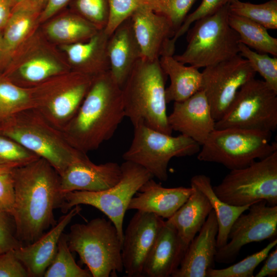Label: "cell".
Returning <instances> with one entry per match:
<instances>
[{
    "label": "cell",
    "mask_w": 277,
    "mask_h": 277,
    "mask_svg": "<svg viewBox=\"0 0 277 277\" xmlns=\"http://www.w3.org/2000/svg\"><path fill=\"white\" fill-rule=\"evenodd\" d=\"M12 174L15 190L12 216L16 238L24 246L36 241L56 225L53 210L62 201L60 176L41 157L13 169Z\"/></svg>",
    "instance_id": "cell-1"
},
{
    "label": "cell",
    "mask_w": 277,
    "mask_h": 277,
    "mask_svg": "<svg viewBox=\"0 0 277 277\" xmlns=\"http://www.w3.org/2000/svg\"><path fill=\"white\" fill-rule=\"evenodd\" d=\"M125 117L122 87L108 71L93 77L77 112L62 131L72 147L87 153L110 139Z\"/></svg>",
    "instance_id": "cell-2"
},
{
    "label": "cell",
    "mask_w": 277,
    "mask_h": 277,
    "mask_svg": "<svg viewBox=\"0 0 277 277\" xmlns=\"http://www.w3.org/2000/svg\"><path fill=\"white\" fill-rule=\"evenodd\" d=\"M166 76L159 59L140 58L134 65L122 88L125 117L133 127L143 125L172 134L167 113Z\"/></svg>",
    "instance_id": "cell-3"
},
{
    "label": "cell",
    "mask_w": 277,
    "mask_h": 277,
    "mask_svg": "<svg viewBox=\"0 0 277 277\" xmlns=\"http://www.w3.org/2000/svg\"><path fill=\"white\" fill-rule=\"evenodd\" d=\"M0 134L46 160L60 175L80 152L35 108L21 111L0 123Z\"/></svg>",
    "instance_id": "cell-4"
},
{
    "label": "cell",
    "mask_w": 277,
    "mask_h": 277,
    "mask_svg": "<svg viewBox=\"0 0 277 277\" xmlns=\"http://www.w3.org/2000/svg\"><path fill=\"white\" fill-rule=\"evenodd\" d=\"M67 235L69 249L78 254L92 277H115L124 271L122 243L111 221L96 217L74 224Z\"/></svg>",
    "instance_id": "cell-5"
},
{
    "label": "cell",
    "mask_w": 277,
    "mask_h": 277,
    "mask_svg": "<svg viewBox=\"0 0 277 277\" xmlns=\"http://www.w3.org/2000/svg\"><path fill=\"white\" fill-rule=\"evenodd\" d=\"M229 4L194 22L188 30L187 46L178 61L197 69L205 68L239 55L240 37L228 22Z\"/></svg>",
    "instance_id": "cell-6"
},
{
    "label": "cell",
    "mask_w": 277,
    "mask_h": 277,
    "mask_svg": "<svg viewBox=\"0 0 277 277\" xmlns=\"http://www.w3.org/2000/svg\"><path fill=\"white\" fill-rule=\"evenodd\" d=\"M272 133L236 128L214 129L201 145L197 159L230 170L242 168L277 150Z\"/></svg>",
    "instance_id": "cell-7"
},
{
    "label": "cell",
    "mask_w": 277,
    "mask_h": 277,
    "mask_svg": "<svg viewBox=\"0 0 277 277\" xmlns=\"http://www.w3.org/2000/svg\"><path fill=\"white\" fill-rule=\"evenodd\" d=\"M122 177L113 186L100 191H73L62 195L60 208L66 213L73 207L86 205L93 206L104 213L116 228L122 243L123 221L129 203L140 187L153 178L142 166L125 161L121 165Z\"/></svg>",
    "instance_id": "cell-8"
},
{
    "label": "cell",
    "mask_w": 277,
    "mask_h": 277,
    "mask_svg": "<svg viewBox=\"0 0 277 277\" xmlns=\"http://www.w3.org/2000/svg\"><path fill=\"white\" fill-rule=\"evenodd\" d=\"M214 192L232 206L251 205L261 200L277 205V150L245 167L230 170Z\"/></svg>",
    "instance_id": "cell-9"
},
{
    "label": "cell",
    "mask_w": 277,
    "mask_h": 277,
    "mask_svg": "<svg viewBox=\"0 0 277 277\" xmlns=\"http://www.w3.org/2000/svg\"><path fill=\"white\" fill-rule=\"evenodd\" d=\"M201 145L191 138L180 134H167L143 125L134 127L129 148L123 155L125 161L136 163L160 181L168 178V166L174 157L193 155Z\"/></svg>",
    "instance_id": "cell-10"
},
{
    "label": "cell",
    "mask_w": 277,
    "mask_h": 277,
    "mask_svg": "<svg viewBox=\"0 0 277 277\" xmlns=\"http://www.w3.org/2000/svg\"><path fill=\"white\" fill-rule=\"evenodd\" d=\"M236 128L272 133L277 129V92L262 80L244 84L215 129Z\"/></svg>",
    "instance_id": "cell-11"
},
{
    "label": "cell",
    "mask_w": 277,
    "mask_h": 277,
    "mask_svg": "<svg viewBox=\"0 0 277 277\" xmlns=\"http://www.w3.org/2000/svg\"><path fill=\"white\" fill-rule=\"evenodd\" d=\"M60 77L31 89L34 108L62 131L77 112L93 77L77 72Z\"/></svg>",
    "instance_id": "cell-12"
},
{
    "label": "cell",
    "mask_w": 277,
    "mask_h": 277,
    "mask_svg": "<svg viewBox=\"0 0 277 277\" xmlns=\"http://www.w3.org/2000/svg\"><path fill=\"white\" fill-rule=\"evenodd\" d=\"M232 224L228 234L229 242L217 249L215 261L233 263L242 248L252 242L274 240L277 235V205L271 206L264 200L251 205Z\"/></svg>",
    "instance_id": "cell-13"
},
{
    "label": "cell",
    "mask_w": 277,
    "mask_h": 277,
    "mask_svg": "<svg viewBox=\"0 0 277 277\" xmlns=\"http://www.w3.org/2000/svg\"><path fill=\"white\" fill-rule=\"evenodd\" d=\"M256 73L249 62L240 54L204 68L201 90L215 122L227 110L241 87L254 78Z\"/></svg>",
    "instance_id": "cell-14"
},
{
    "label": "cell",
    "mask_w": 277,
    "mask_h": 277,
    "mask_svg": "<svg viewBox=\"0 0 277 277\" xmlns=\"http://www.w3.org/2000/svg\"><path fill=\"white\" fill-rule=\"evenodd\" d=\"M157 215L137 211L123 235L121 254L124 270L128 277H142L146 260L164 224Z\"/></svg>",
    "instance_id": "cell-15"
},
{
    "label": "cell",
    "mask_w": 277,
    "mask_h": 277,
    "mask_svg": "<svg viewBox=\"0 0 277 277\" xmlns=\"http://www.w3.org/2000/svg\"><path fill=\"white\" fill-rule=\"evenodd\" d=\"M129 18L141 58L153 61L163 55H173L175 49L171 46L170 40L175 30L165 15L144 8L134 12Z\"/></svg>",
    "instance_id": "cell-16"
},
{
    "label": "cell",
    "mask_w": 277,
    "mask_h": 277,
    "mask_svg": "<svg viewBox=\"0 0 277 277\" xmlns=\"http://www.w3.org/2000/svg\"><path fill=\"white\" fill-rule=\"evenodd\" d=\"M121 165L109 162L98 165L80 151L60 176V191H100L117 184L122 177Z\"/></svg>",
    "instance_id": "cell-17"
},
{
    "label": "cell",
    "mask_w": 277,
    "mask_h": 277,
    "mask_svg": "<svg viewBox=\"0 0 277 277\" xmlns=\"http://www.w3.org/2000/svg\"><path fill=\"white\" fill-rule=\"evenodd\" d=\"M168 122L172 131L180 132L201 146L215 125L209 104L201 90L184 101L174 102Z\"/></svg>",
    "instance_id": "cell-18"
},
{
    "label": "cell",
    "mask_w": 277,
    "mask_h": 277,
    "mask_svg": "<svg viewBox=\"0 0 277 277\" xmlns=\"http://www.w3.org/2000/svg\"><path fill=\"white\" fill-rule=\"evenodd\" d=\"M218 224L212 209L204 224L188 246L180 265L172 277H207L214 267Z\"/></svg>",
    "instance_id": "cell-19"
},
{
    "label": "cell",
    "mask_w": 277,
    "mask_h": 277,
    "mask_svg": "<svg viewBox=\"0 0 277 277\" xmlns=\"http://www.w3.org/2000/svg\"><path fill=\"white\" fill-rule=\"evenodd\" d=\"M81 210L80 205L73 207L36 241L14 250L15 255L26 268L29 276H44L56 254L58 243L64 229Z\"/></svg>",
    "instance_id": "cell-20"
},
{
    "label": "cell",
    "mask_w": 277,
    "mask_h": 277,
    "mask_svg": "<svg viewBox=\"0 0 277 277\" xmlns=\"http://www.w3.org/2000/svg\"><path fill=\"white\" fill-rule=\"evenodd\" d=\"M187 248L166 221L146 260L142 277H169L179 268Z\"/></svg>",
    "instance_id": "cell-21"
},
{
    "label": "cell",
    "mask_w": 277,
    "mask_h": 277,
    "mask_svg": "<svg viewBox=\"0 0 277 277\" xmlns=\"http://www.w3.org/2000/svg\"><path fill=\"white\" fill-rule=\"evenodd\" d=\"M193 191L190 187L166 188L153 180L146 181L131 199L128 210L135 209L169 219Z\"/></svg>",
    "instance_id": "cell-22"
},
{
    "label": "cell",
    "mask_w": 277,
    "mask_h": 277,
    "mask_svg": "<svg viewBox=\"0 0 277 277\" xmlns=\"http://www.w3.org/2000/svg\"><path fill=\"white\" fill-rule=\"evenodd\" d=\"M107 53L110 72L122 88L134 65L141 58L130 18L120 25L109 36Z\"/></svg>",
    "instance_id": "cell-23"
},
{
    "label": "cell",
    "mask_w": 277,
    "mask_h": 277,
    "mask_svg": "<svg viewBox=\"0 0 277 277\" xmlns=\"http://www.w3.org/2000/svg\"><path fill=\"white\" fill-rule=\"evenodd\" d=\"M109 37L105 30L101 29L87 42L70 43L63 48L76 72L94 77L110 70L107 53Z\"/></svg>",
    "instance_id": "cell-24"
},
{
    "label": "cell",
    "mask_w": 277,
    "mask_h": 277,
    "mask_svg": "<svg viewBox=\"0 0 277 277\" xmlns=\"http://www.w3.org/2000/svg\"><path fill=\"white\" fill-rule=\"evenodd\" d=\"M193 191L181 207L167 220L176 230L182 242L187 248L199 232L212 209L206 196L191 185Z\"/></svg>",
    "instance_id": "cell-25"
},
{
    "label": "cell",
    "mask_w": 277,
    "mask_h": 277,
    "mask_svg": "<svg viewBox=\"0 0 277 277\" xmlns=\"http://www.w3.org/2000/svg\"><path fill=\"white\" fill-rule=\"evenodd\" d=\"M159 61L163 71L170 81L169 86L166 88L167 103L184 101L201 90L202 74L199 69L186 66L173 55H163Z\"/></svg>",
    "instance_id": "cell-26"
},
{
    "label": "cell",
    "mask_w": 277,
    "mask_h": 277,
    "mask_svg": "<svg viewBox=\"0 0 277 277\" xmlns=\"http://www.w3.org/2000/svg\"><path fill=\"white\" fill-rule=\"evenodd\" d=\"M190 183L206 196L212 206L218 224L217 249L221 248L227 243L229 232L234 221L240 215L247 211L252 204L235 206L223 202L214 192L210 178L206 175H194Z\"/></svg>",
    "instance_id": "cell-27"
},
{
    "label": "cell",
    "mask_w": 277,
    "mask_h": 277,
    "mask_svg": "<svg viewBox=\"0 0 277 277\" xmlns=\"http://www.w3.org/2000/svg\"><path fill=\"white\" fill-rule=\"evenodd\" d=\"M228 22L240 37V43L257 52L277 56V38L271 36L263 26L229 12Z\"/></svg>",
    "instance_id": "cell-28"
},
{
    "label": "cell",
    "mask_w": 277,
    "mask_h": 277,
    "mask_svg": "<svg viewBox=\"0 0 277 277\" xmlns=\"http://www.w3.org/2000/svg\"><path fill=\"white\" fill-rule=\"evenodd\" d=\"M32 89L0 77V123L24 110L34 108Z\"/></svg>",
    "instance_id": "cell-29"
},
{
    "label": "cell",
    "mask_w": 277,
    "mask_h": 277,
    "mask_svg": "<svg viewBox=\"0 0 277 277\" xmlns=\"http://www.w3.org/2000/svg\"><path fill=\"white\" fill-rule=\"evenodd\" d=\"M98 30L93 24L78 15L57 19L47 28V32L52 38L72 43L89 39Z\"/></svg>",
    "instance_id": "cell-30"
},
{
    "label": "cell",
    "mask_w": 277,
    "mask_h": 277,
    "mask_svg": "<svg viewBox=\"0 0 277 277\" xmlns=\"http://www.w3.org/2000/svg\"><path fill=\"white\" fill-rule=\"evenodd\" d=\"M62 70L60 65L50 58L36 57L28 61L19 66L16 78L17 82L21 84L20 86L22 87H23L24 85H35L36 87L46 81L58 76Z\"/></svg>",
    "instance_id": "cell-31"
},
{
    "label": "cell",
    "mask_w": 277,
    "mask_h": 277,
    "mask_svg": "<svg viewBox=\"0 0 277 277\" xmlns=\"http://www.w3.org/2000/svg\"><path fill=\"white\" fill-rule=\"evenodd\" d=\"M229 12L250 19L267 29L277 28V0L254 4L235 0L229 4Z\"/></svg>",
    "instance_id": "cell-32"
},
{
    "label": "cell",
    "mask_w": 277,
    "mask_h": 277,
    "mask_svg": "<svg viewBox=\"0 0 277 277\" xmlns=\"http://www.w3.org/2000/svg\"><path fill=\"white\" fill-rule=\"evenodd\" d=\"M109 7L108 21L104 29L109 36L140 9L147 8L163 14L162 0H109Z\"/></svg>",
    "instance_id": "cell-33"
},
{
    "label": "cell",
    "mask_w": 277,
    "mask_h": 277,
    "mask_svg": "<svg viewBox=\"0 0 277 277\" xmlns=\"http://www.w3.org/2000/svg\"><path fill=\"white\" fill-rule=\"evenodd\" d=\"M64 232L59 240L56 254L46 270L44 277H92L88 269L81 268L76 263Z\"/></svg>",
    "instance_id": "cell-34"
},
{
    "label": "cell",
    "mask_w": 277,
    "mask_h": 277,
    "mask_svg": "<svg viewBox=\"0 0 277 277\" xmlns=\"http://www.w3.org/2000/svg\"><path fill=\"white\" fill-rule=\"evenodd\" d=\"M32 12L15 8L12 12L2 36V53H9L26 36L32 24Z\"/></svg>",
    "instance_id": "cell-35"
},
{
    "label": "cell",
    "mask_w": 277,
    "mask_h": 277,
    "mask_svg": "<svg viewBox=\"0 0 277 277\" xmlns=\"http://www.w3.org/2000/svg\"><path fill=\"white\" fill-rule=\"evenodd\" d=\"M276 244V238L260 251L227 268L219 269L210 268L207 272V277H253L255 268L265 260Z\"/></svg>",
    "instance_id": "cell-36"
},
{
    "label": "cell",
    "mask_w": 277,
    "mask_h": 277,
    "mask_svg": "<svg viewBox=\"0 0 277 277\" xmlns=\"http://www.w3.org/2000/svg\"><path fill=\"white\" fill-rule=\"evenodd\" d=\"M239 54L246 59L256 73H259L267 84L277 92V58L266 53L253 51L240 43Z\"/></svg>",
    "instance_id": "cell-37"
},
{
    "label": "cell",
    "mask_w": 277,
    "mask_h": 277,
    "mask_svg": "<svg viewBox=\"0 0 277 277\" xmlns=\"http://www.w3.org/2000/svg\"><path fill=\"white\" fill-rule=\"evenodd\" d=\"M38 158L16 142L0 134V165L14 169Z\"/></svg>",
    "instance_id": "cell-38"
},
{
    "label": "cell",
    "mask_w": 277,
    "mask_h": 277,
    "mask_svg": "<svg viewBox=\"0 0 277 277\" xmlns=\"http://www.w3.org/2000/svg\"><path fill=\"white\" fill-rule=\"evenodd\" d=\"M76 8L84 18L97 29H104L109 15V0H76Z\"/></svg>",
    "instance_id": "cell-39"
},
{
    "label": "cell",
    "mask_w": 277,
    "mask_h": 277,
    "mask_svg": "<svg viewBox=\"0 0 277 277\" xmlns=\"http://www.w3.org/2000/svg\"><path fill=\"white\" fill-rule=\"evenodd\" d=\"M235 0H202L199 7L188 15L180 27L175 31L170 40L171 46L175 48L177 39L186 33L191 26L197 20L215 12L224 6Z\"/></svg>",
    "instance_id": "cell-40"
},
{
    "label": "cell",
    "mask_w": 277,
    "mask_h": 277,
    "mask_svg": "<svg viewBox=\"0 0 277 277\" xmlns=\"http://www.w3.org/2000/svg\"><path fill=\"white\" fill-rule=\"evenodd\" d=\"M23 246L16 238L12 216L0 210V254L17 249Z\"/></svg>",
    "instance_id": "cell-41"
},
{
    "label": "cell",
    "mask_w": 277,
    "mask_h": 277,
    "mask_svg": "<svg viewBox=\"0 0 277 277\" xmlns=\"http://www.w3.org/2000/svg\"><path fill=\"white\" fill-rule=\"evenodd\" d=\"M196 0H162L163 14L170 21L175 31L180 27Z\"/></svg>",
    "instance_id": "cell-42"
},
{
    "label": "cell",
    "mask_w": 277,
    "mask_h": 277,
    "mask_svg": "<svg viewBox=\"0 0 277 277\" xmlns=\"http://www.w3.org/2000/svg\"><path fill=\"white\" fill-rule=\"evenodd\" d=\"M22 263L17 259L14 250L0 254V277H29Z\"/></svg>",
    "instance_id": "cell-43"
},
{
    "label": "cell",
    "mask_w": 277,
    "mask_h": 277,
    "mask_svg": "<svg viewBox=\"0 0 277 277\" xmlns=\"http://www.w3.org/2000/svg\"><path fill=\"white\" fill-rule=\"evenodd\" d=\"M14 203L15 190L12 171L1 174H0V210L12 215Z\"/></svg>",
    "instance_id": "cell-44"
},
{
    "label": "cell",
    "mask_w": 277,
    "mask_h": 277,
    "mask_svg": "<svg viewBox=\"0 0 277 277\" xmlns=\"http://www.w3.org/2000/svg\"><path fill=\"white\" fill-rule=\"evenodd\" d=\"M265 262L255 277H276L277 276V247L270 251L265 259Z\"/></svg>",
    "instance_id": "cell-45"
},
{
    "label": "cell",
    "mask_w": 277,
    "mask_h": 277,
    "mask_svg": "<svg viewBox=\"0 0 277 277\" xmlns=\"http://www.w3.org/2000/svg\"><path fill=\"white\" fill-rule=\"evenodd\" d=\"M13 6V0H0V30L6 26Z\"/></svg>",
    "instance_id": "cell-46"
},
{
    "label": "cell",
    "mask_w": 277,
    "mask_h": 277,
    "mask_svg": "<svg viewBox=\"0 0 277 277\" xmlns=\"http://www.w3.org/2000/svg\"><path fill=\"white\" fill-rule=\"evenodd\" d=\"M70 0H47V4L42 13L43 19L50 17L64 7Z\"/></svg>",
    "instance_id": "cell-47"
},
{
    "label": "cell",
    "mask_w": 277,
    "mask_h": 277,
    "mask_svg": "<svg viewBox=\"0 0 277 277\" xmlns=\"http://www.w3.org/2000/svg\"><path fill=\"white\" fill-rule=\"evenodd\" d=\"M44 0H13L15 8H22L31 11L38 7Z\"/></svg>",
    "instance_id": "cell-48"
},
{
    "label": "cell",
    "mask_w": 277,
    "mask_h": 277,
    "mask_svg": "<svg viewBox=\"0 0 277 277\" xmlns=\"http://www.w3.org/2000/svg\"><path fill=\"white\" fill-rule=\"evenodd\" d=\"M12 170V168L0 165V174L10 172Z\"/></svg>",
    "instance_id": "cell-49"
},
{
    "label": "cell",
    "mask_w": 277,
    "mask_h": 277,
    "mask_svg": "<svg viewBox=\"0 0 277 277\" xmlns=\"http://www.w3.org/2000/svg\"><path fill=\"white\" fill-rule=\"evenodd\" d=\"M2 54V37L0 35V56Z\"/></svg>",
    "instance_id": "cell-50"
}]
</instances>
